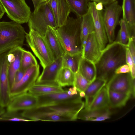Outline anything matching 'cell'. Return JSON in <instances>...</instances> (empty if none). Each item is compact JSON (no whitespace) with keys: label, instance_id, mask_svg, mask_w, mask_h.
Masks as SVG:
<instances>
[{"label":"cell","instance_id":"1","mask_svg":"<svg viewBox=\"0 0 135 135\" xmlns=\"http://www.w3.org/2000/svg\"><path fill=\"white\" fill-rule=\"evenodd\" d=\"M126 47L114 41L108 44L102 51L99 58L95 64L96 78L104 80L107 83L115 74L116 69L126 64Z\"/></svg>","mask_w":135,"mask_h":135},{"label":"cell","instance_id":"2","mask_svg":"<svg viewBox=\"0 0 135 135\" xmlns=\"http://www.w3.org/2000/svg\"><path fill=\"white\" fill-rule=\"evenodd\" d=\"M82 17L69 16L65 23L55 29L56 34L66 53L82 55L81 27Z\"/></svg>","mask_w":135,"mask_h":135},{"label":"cell","instance_id":"3","mask_svg":"<svg viewBox=\"0 0 135 135\" xmlns=\"http://www.w3.org/2000/svg\"><path fill=\"white\" fill-rule=\"evenodd\" d=\"M26 33L21 24L13 21H0V54L22 47Z\"/></svg>","mask_w":135,"mask_h":135},{"label":"cell","instance_id":"4","mask_svg":"<svg viewBox=\"0 0 135 135\" xmlns=\"http://www.w3.org/2000/svg\"><path fill=\"white\" fill-rule=\"evenodd\" d=\"M85 107L82 100L69 102L36 107L21 113L25 118L33 121L41 115L53 114H72L78 115Z\"/></svg>","mask_w":135,"mask_h":135},{"label":"cell","instance_id":"5","mask_svg":"<svg viewBox=\"0 0 135 135\" xmlns=\"http://www.w3.org/2000/svg\"><path fill=\"white\" fill-rule=\"evenodd\" d=\"M27 42L39 60L43 69L55 60L44 36L36 31L29 29L25 36Z\"/></svg>","mask_w":135,"mask_h":135},{"label":"cell","instance_id":"6","mask_svg":"<svg viewBox=\"0 0 135 135\" xmlns=\"http://www.w3.org/2000/svg\"><path fill=\"white\" fill-rule=\"evenodd\" d=\"M28 22L29 29H32L44 36L48 26L57 28L47 1L41 4L31 12Z\"/></svg>","mask_w":135,"mask_h":135},{"label":"cell","instance_id":"7","mask_svg":"<svg viewBox=\"0 0 135 135\" xmlns=\"http://www.w3.org/2000/svg\"><path fill=\"white\" fill-rule=\"evenodd\" d=\"M7 16L20 24L26 23L31 13L25 0H0Z\"/></svg>","mask_w":135,"mask_h":135},{"label":"cell","instance_id":"8","mask_svg":"<svg viewBox=\"0 0 135 135\" xmlns=\"http://www.w3.org/2000/svg\"><path fill=\"white\" fill-rule=\"evenodd\" d=\"M105 6L103 12V20L108 42L110 44L115 41V30L119 24L122 10L117 1Z\"/></svg>","mask_w":135,"mask_h":135},{"label":"cell","instance_id":"9","mask_svg":"<svg viewBox=\"0 0 135 135\" xmlns=\"http://www.w3.org/2000/svg\"><path fill=\"white\" fill-rule=\"evenodd\" d=\"M36 96L37 102L36 107L81 100H82V98L80 96L79 92L74 86L67 90Z\"/></svg>","mask_w":135,"mask_h":135},{"label":"cell","instance_id":"10","mask_svg":"<svg viewBox=\"0 0 135 135\" xmlns=\"http://www.w3.org/2000/svg\"><path fill=\"white\" fill-rule=\"evenodd\" d=\"M8 51L0 54V106L4 108L7 106L11 97L8 76Z\"/></svg>","mask_w":135,"mask_h":135},{"label":"cell","instance_id":"11","mask_svg":"<svg viewBox=\"0 0 135 135\" xmlns=\"http://www.w3.org/2000/svg\"><path fill=\"white\" fill-rule=\"evenodd\" d=\"M108 89L127 94L134 98L135 79L130 73L115 74L106 85Z\"/></svg>","mask_w":135,"mask_h":135},{"label":"cell","instance_id":"12","mask_svg":"<svg viewBox=\"0 0 135 135\" xmlns=\"http://www.w3.org/2000/svg\"><path fill=\"white\" fill-rule=\"evenodd\" d=\"M96 3L94 1L89 2L88 9L93 18L94 32L100 49L102 51L108 44V41L103 22V10L99 11L96 9Z\"/></svg>","mask_w":135,"mask_h":135},{"label":"cell","instance_id":"13","mask_svg":"<svg viewBox=\"0 0 135 135\" xmlns=\"http://www.w3.org/2000/svg\"><path fill=\"white\" fill-rule=\"evenodd\" d=\"M39 73V66L38 64L28 68L21 79L14 84L11 88V97L28 91L35 83Z\"/></svg>","mask_w":135,"mask_h":135},{"label":"cell","instance_id":"14","mask_svg":"<svg viewBox=\"0 0 135 135\" xmlns=\"http://www.w3.org/2000/svg\"><path fill=\"white\" fill-rule=\"evenodd\" d=\"M37 102L36 96L27 92L22 93L11 97L6 107V110L19 111L26 110L36 107Z\"/></svg>","mask_w":135,"mask_h":135},{"label":"cell","instance_id":"15","mask_svg":"<svg viewBox=\"0 0 135 135\" xmlns=\"http://www.w3.org/2000/svg\"><path fill=\"white\" fill-rule=\"evenodd\" d=\"M57 28L65 23L71 11L65 0H48Z\"/></svg>","mask_w":135,"mask_h":135},{"label":"cell","instance_id":"16","mask_svg":"<svg viewBox=\"0 0 135 135\" xmlns=\"http://www.w3.org/2000/svg\"><path fill=\"white\" fill-rule=\"evenodd\" d=\"M22 47H15L8 52L7 57L9 62L8 76L11 87L14 84V78L16 72L21 67Z\"/></svg>","mask_w":135,"mask_h":135},{"label":"cell","instance_id":"17","mask_svg":"<svg viewBox=\"0 0 135 135\" xmlns=\"http://www.w3.org/2000/svg\"><path fill=\"white\" fill-rule=\"evenodd\" d=\"M101 52L94 32L89 33L82 52V57L95 64L99 58Z\"/></svg>","mask_w":135,"mask_h":135},{"label":"cell","instance_id":"18","mask_svg":"<svg viewBox=\"0 0 135 135\" xmlns=\"http://www.w3.org/2000/svg\"><path fill=\"white\" fill-rule=\"evenodd\" d=\"M62 67V57H60L56 59L51 64L43 68L42 73L38 76L36 83L57 82V76Z\"/></svg>","mask_w":135,"mask_h":135},{"label":"cell","instance_id":"19","mask_svg":"<svg viewBox=\"0 0 135 135\" xmlns=\"http://www.w3.org/2000/svg\"><path fill=\"white\" fill-rule=\"evenodd\" d=\"M55 29L48 26L44 36L55 60L59 57H62L66 52L56 34Z\"/></svg>","mask_w":135,"mask_h":135},{"label":"cell","instance_id":"20","mask_svg":"<svg viewBox=\"0 0 135 135\" xmlns=\"http://www.w3.org/2000/svg\"><path fill=\"white\" fill-rule=\"evenodd\" d=\"M123 18L128 25L131 37H135V0H123Z\"/></svg>","mask_w":135,"mask_h":135},{"label":"cell","instance_id":"21","mask_svg":"<svg viewBox=\"0 0 135 135\" xmlns=\"http://www.w3.org/2000/svg\"><path fill=\"white\" fill-rule=\"evenodd\" d=\"M111 113L109 108L91 110H87L84 108L79 113L77 119L87 121H100L109 118Z\"/></svg>","mask_w":135,"mask_h":135},{"label":"cell","instance_id":"22","mask_svg":"<svg viewBox=\"0 0 135 135\" xmlns=\"http://www.w3.org/2000/svg\"><path fill=\"white\" fill-rule=\"evenodd\" d=\"M107 83L104 80L96 78L89 84L84 91L85 102L84 109H88L95 97Z\"/></svg>","mask_w":135,"mask_h":135},{"label":"cell","instance_id":"23","mask_svg":"<svg viewBox=\"0 0 135 135\" xmlns=\"http://www.w3.org/2000/svg\"><path fill=\"white\" fill-rule=\"evenodd\" d=\"M62 87L57 82L37 83H35L29 89L28 92L36 96L64 91Z\"/></svg>","mask_w":135,"mask_h":135},{"label":"cell","instance_id":"24","mask_svg":"<svg viewBox=\"0 0 135 135\" xmlns=\"http://www.w3.org/2000/svg\"><path fill=\"white\" fill-rule=\"evenodd\" d=\"M93 32H94V29L93 20L88 9L87 13L82 17L81 24V39L82 52L89 34Z\"/></svg>","mask_w":135,"mask_h":135},{"label":"cell","instance_id":"25","mask_svg":"<svg viewBox=\"0 0 135 135\" xmlns=\"http://www.w3.org/2000/svg\"><path fill=\"white\" fill-rule=\"evenodd\" d=\"M78 71L90 82L96 78L97 71L95 64L82 57L80 62Z\"/></svg>","mask_w":135,"mask_h":135},{"label":"cell","instance_id":"26","mask_svg":"<svg viewBox=\"0 0 135 135\" xmlns=\"http://www.w3.org/2000/svg\"><path fill=\"white\" fill-rule=\"evenodd\" d=\"M108 108H109L108 89L105 85L95 97L88 109L85 110H91Z\"/></svg>","mask_w":135,"mask_h":135},{"label":"cell","instance_id":"27","mask_svg":"<svg viewBox=\"0 0 135 135\" xmlns=\"http://www.w3.org/2000/svg\"><path fill=\"white\" fill-rule=\"evenodd\" d=\"M108 93L109 108H120L124 106L131 96L128 94L108 89Z\"/></svg>","mask_w":135,"mask_h":135},{"label":"cell","instance_id":"28","mask_svg":"<svg viewBox=\"0 0 135 135\" xmlns=\"http://www.w3.org/2000/svg\"><path fill=\"white\" fill-rule=\"evenodd\" d=\"M75 74L70 69L62 67L57 75L56 81L62 87L67 86H73Z\"/></svg>","mask_w":135,"mask_h":135},{"label":"cell","instance_id":"29","mask_svg":"<svg viewBox=\"0 0 135 135\" xmlns=\"http://www.w3.org/2000/svg\"><path fill=\"white\" fill-rule=\"evenodd\" d=\"M70 9L77 17H82L88 11L89 0H65Z\"/></svg>","mask_w":135,"mask_h":135},{"label":"cell","instance_id":"30","mask_svg":"<svg viewBox=\"0 0 135 135\" xmlns=\"http://www.w3.org/2000/svg\"><path fill=\"white\" fill-rule=\"evenodd\" d=\"M82 55L65 53L62 57V67L68 68L75 74L78 71Z\"/></svg>","mask_w":135,"mask_h":135},{"label":"cell","instance_id":"31","mask_svg":"<svg viewBox=\"0 0 135 135\" xmlns=\"http://www.w3.org/2000/svg\"><path fill=\"white\" fill-rule=\"evenodd\" d=\"M78 115L72 114H60L44 115L37 117L36 121H68L75 120Z\"/></svg>","mask_w":135,"mask_h":135},{"label":"cell","instance_id":"32","mask_svg":"<svg viewBox=\"0 0 135 135\" xmlns=\"http://www.w3.org/2000/svg\"><path fill=\"white\" fill-rule=\"evenodd\" d=\"M119 24L120 27V29L115 41L126 47L130 37L129 28L126 22L123 18L119 21Z\"/></svg>","mask_w":135,"mask_h":135},{"label":"cell","instance_id":"33","mask_svg":"<svg viewBox=\"0 0 135 135\" xmlns=\"http://www.w3.org/2000/svg\"><path fill=\"white\" fill-rule=\"evenodd\" d=\"M37 64V61L32 53L23 49L22 53L20 69L25 71L30 67Z\"/></svg>","mask_w":135,"mask_h":135},{"label":"cell","instance_id":"34","mask_svg":"<svg viewBox=\"0 0 135 135\" xmlns=\"http://www.w3.org/2000/svg\"><path fill=\"white\" fill-rule=\"evenodd\" d=\"M0 121H33L24 117L18 111L7 110L0 116Z\"/></svg>","mask_w":135,"mask_h":135},{"label":"cell","instance_id":"35","mask_svg":"<svg viewBox=\"0 0 135 135\" xmlns=\"http://www.w3.org/2000/svg\"><path fill=\"white\" fill-rule=\"evenodd\" d=\"M91 83L78 71L75 74L73 86L75 87L79 92H84L86 88Z\"/></svg>","mask_w":135,"mask_h":135},{"label":"cell","instance_id":"36","mask_svg":"<svg viewBox=\"0 0 135 135\" xmlns=\"http://www.w3.org/2000/svg\"><path fill=\"white\" fill-rule=\"evenodd\" d=\"M126 62L130 69V73L133 79L135 78V62H134L128 49L126 47Z\"/></svg>","mask_w":135,"mask_h":135},{"label":"cell","instance_id":"37","mask_svg":"<svg viewBox=\"0 0 135 135\" xmlns=\"http://www.w3.org/2000/svg\"><path fill=\"white\" fill-rule=\"evenodd\" d=\"M135 37H130L128 44L126 46L128 49L133 61L134 62H135Z\"/></svg>","mask_w":135,"mask_h":135},{"label":"cell","instance_id":"38","mask_svg":"<svg viewBox=\"0 0 135 135\" xmlns=\"http://www.w3.org/2000/svg\"><path fill=\"white\" fill-rule=\"evenodd\" d=\"M129 73H130V69L127 64L120 66L116 69L115 71V74H116Z\"/></svg>","mask_w":135,"mask_h":135},{"label":"cell","instance_id":"39","mask_svg":"<svg viewBox=\"0 0 135 135\" xmlns=\"http://www.w3.org/2000/svg\"><path fill=\"white\" fill-rule=\"evenodd\" d=\"M25 72L20 69L16 72L13 84L17 83L21 79L25 74Z\"/></svg>","mask_w":135,"mask_h":135},{"label":"cell","instance_id":"40","mask_svg":"<svg viewBox=\"0 0 135 135\" xmlns=\"http://www.w3.org/2000/svg\"><path fill=\"white\" fill-rule=\"evenodd\" d=\"M117 0H91V1H94L98 3L101 2L104 6H107Z\"/></svg>","mask_w":135,"mask_h":135},{"label":"cell","instance_id":"41","mask_svg":"<svg viewBox=\"0 0 135 135\" xmlns=\"http://www.w3.org/2000/svg\"><path fill=\"white\" fill-rule=\"evenodd\" d=\"M48 0H32L34 7V9H36L42 3L47 2Z\"/></svg>","mask_w":135,"mask_h":135},{"label":"cell","instance_id":"42","mask_svg":"<svg viewBox=\"0 0 135 135\" xmlns=\"http://www.w3.org/2000/svg\"><path fill=\"white\" fill-rule=\"evenodd\" d=\"M103 5L101 2L97 3L95 6V8L98 11H102L103 9Z\"/></svg>","mask_w":135,"mask_h":135},{"label":"cell","instance_id":"43","mask_svg":"<svg viewBox=\"0 0 135 135\" xmlns=\"http://www.w3.org/2000/svg\"><path fill=\"white\" fill-rule=\"evenodd\" d=\"M5 12L4 8L0 1V19L2 18Z\"/></svg>","mask_w":135,"mask_h":135},{"label":"cell","instance_id":"44","mask_svg":"<svg viewBox=\"0 0 135 135\" xmlns=\"http://www.w3.org/2000/svg\"><path fill=\"white\" fill-rule=\"evenodd\" d=\"M89 1H91V0H89Z\"/></svg>","mask_w":135,"mask_h":135}]
</instances>
